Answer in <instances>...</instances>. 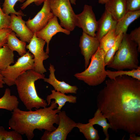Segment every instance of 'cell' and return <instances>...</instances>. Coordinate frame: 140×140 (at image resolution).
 <instances>
[{
    "label": "cell",
    "mask_w": 140,
    "mask_h": 140,
    "mask_svg": "<svg viewBox=\"0 0 140 140\" xmlns=\"http://www.w3.org/2000/svg\"><path fill=\"white\" fill-rule=\"evenodd\" d=\"M97 97V108L110 129L140 135V80L123 75L105 82Z\"/></svg>",
    "instance_id": "cell-1"
},
{
    "label": "cell",
    "mask_w": 140,
    "mask_h": 140,
    "mask_svg": "<svg viewBox=\"0 0 140 140\" xmlns=\"http://www.w3.org/2000/svg\"><path fill=\"white\" fill-rule=\"evenodd\" d=\"M51 103L48 107L36 109L34 111H24L18 108L15 109L9 121L10 128L21 135L25 134L29 140L34 137V131L36 129L50 132L54 130L57 128L54 124H59L58 113L60 110L54 109L57 107L54 101Z\"/></svg>",
    "instance_id": "cell-2"
},
{
    "label": "cell",
    "mask_w": 140,
    "mask_h": 140,
    "mask_svg": "<svg viewBox=\"0 0 140 140\" xmlns=\"http://www.w3.org/2000/svg\"><path fill=\"white\" fill-rule=\"evenodd\" d=\"M45 75L36 71L29 70L19 76L16 79L15 85L19 98L26 108L31 110L32 108L38 109L48 106L46 101L39 97L35 85L38 80L44 79Z\"/></svg>",
    "instance_id": "cell-3"
},
{
    "label": "cell",
    "mask_w": 140,
    "mask_h": 140,
    "mask_svg": "<svg viewBox=\"0 0 140 140\" xmlns=\"http://www.w3.org/2000/svg\"><path fill=\"white\" fill-rule=\"evenodd\" d=\"M139 53L137 44L130 39L128 34H123L118 50L106 66L117 70L137 69L140 66Z\"/></svg>",
    "instance_id": "cell-4"
},
{
    "label": "cell",
    "mask_w": 140,
    "mask_h": 140,
    "mask_svg": "<svg viewBox=\"0 0 140 140\" xmlns=\"http://www.w3.org/2000/svg\"><path fill=\"white\" fill-rule=\"evenodd\" d=\"M106 54L99 47L91 58L88 67L83 72L75 74L74 76L90 86H95L102 83L107 76L104 63Z\"/></svg>",
    "instance_id": "cell-5"
},
{
    "label": "cell",
    "mask_w": 140,
    "mask_h": 140,
    "mask_svg": "<svg viewBox=\"0 0 140 140\" xmlns=\"http://www.w3.org/2000/svg\"><path fill=\"white\" fill-rule=\"evenodd\" d=\"M50 10L58 18L60 25L71 32L76 26V15L71 6L70 0H48Z\"/></svg>",
    "instance_id": "cell-6"
},
{
    "label": "cell",
    "mask_w": 140,
    "mask_h": 140,
    "mask_svg": "<svg viewBox=\"0 0 140 140\" xmlns=\"http://www.w3.org/2000/svg\"><path fill=\"white\" fill-rule=\"evenodd\" d=\"M33 55L26 52L20 56L13 65H10L1 71L4 84L9 86L15 85L16 79L27 71L34 69V65Z\"/></svg>",
    "instance_id": "cell-7"
},
{
    "label": "cell",
    "mask_w": 140,
    "mask_h": 140,
    "mask_svg": "<svg viewBox=\"0 0 140 140\" xmlns=\"http://www.w3.org/2000/svg\"><path fill=\"white\" fill-rule=\"evenodd\" d=\"M58 126L54 130L50 132L45 130L40 138L41 140H66L68 134L76 127L77 123L68 116L64 111L58 113Z\"/></svg>",
    "instance_id": "cell-8"
},
{
    "label": "cell",
    "mask_w": 140,
    "mask_h": 140,
    "mask_svg": "<svg viewBox=\"0 0 140 140\" xmlns=\"http://www.w3.org/2000/svg\"><path fill=\"white\" fill-rule=\"evenodd\" d=\"M46 43L45 40L37 37L34 33L29 44L26 46V48L33 56L34 69L36 72L41 74L46 72L43 62L49 57L48 54L44 50Z\"/></svg>",
    "instance_id": "cell-9"
},
{
    "label": "cell",
    "mask_w": 140,
    "mask_h": 140,
    "mask_svg": "<svg viewBox=\"0 0 140 140\" xmlns=\"http://www.w3.org/2000/svg\"><path fill=\"white\" fill-rule=\"evenodd\" d=\"M76 26L81 28L83 32L89 35L96 36L98 29L97 21L91 6L84 5L82 11L76 15Z\"/></svg>",
    "instance_id": "cell-10"
},
{
    "label": "cell",
    "mask_w": 140,
    "mask_h": 140,
    "mask_svg": "<svg viewBox=\"0 0 140 140\" xmlns=\"http://www.w3.org/2000/svg\"><path fill=\"white\" fill-rule=\"evenodd\" d=\"M43 3L42 8L35 16L32 19L29 18L25 22L27 26L34 33L44 27L54 16L51 11L48 0Z\"/></svg>",
    "instance_id": "cell-11"
},
{
    "label": "cell",
    "mask_w": 140,
    "mask_h": 140,
    "mask_svg": "<svg viewBox=\"0 0 140 140\" xmlns=\"http://www.w3.org/2000/svg\"><path fill=\"white\" fill-rule=\"evenodd\" d=\"M100 40L95 36L93 37L83 32L80 39L79 46L85 60L86 69L89 60L99 47Z\"/></svg>",
    "instance_id": "cell-12"
},
{
    "label": "cell",
    "mask_w": 140,
    "mask_h": 140,
    "mask_svg": "<svg viewBox=\"0 0 140 140\" xmlns=\"http://www.w3.org/2000/svg\"><path fill=\"white\" fill-rule=\"evenodd\" d=\"M58 32H62L67 35L71 32L63 28L59 24L57 18L54 16L49 21L46 26L40 31L35 33L38 37L45 40L47 43L46 52H49V44L52 37Z\"/></svg>",
    "instance_id": "cell-13"
},
{
    "label": "cell",
    "mask_w": 140,
    "mask_h": 140,
    "mask_svg": "<svg viewBox=\"0 0 140 140\" xmlns=\"http://www.w3.org/2000/svg\"><path fill=\"white\" fill-rule=\"evenodd\" d=\"M11 20L9 28L16 34L20 40L29 43L34 33L31 32L26 26L25 22L21 15H17L10 14Z\"/></svg>",
    "instance_id": "cell-14"
},
{
    "label": "cell",
    "mask_w": 140,
    "mask_h": 140,
    "mask_svg": "<svg viewBox=\"0 0 140 140\" xmlns=\"http://www.w3.org/2000/svg\"><path fill=\"white\" fill-rule=\"evenodd\" d=\"M48 69L50 72L49 77L48 78L44 79L45 82L52 86L56 91L65 94H76L78 88L76 86H71L64 81H60L56 79L54 74L55 69L53 65L50 64Z\"/></svg>",
    "instance_id": "cell-15"
},
{
    "label": "cell",
    "mask_w": 140,
    "mask_h": 140,
    "mask_svg": "<svg viewBox=\"0 0 140 140\" xmlns=\"http://www.w3.org/2000/svg\"><path fill=\"white\" fill-rule=\"evenodd\" d=\"M117 21L105 10L100 19L97 21L98 29L96 37L100 40L110 31L115 30Z\"/></svg>",
    "instance_id": "cell-16"
},
{
    "label": "cell",
    "mask_w": 140,
    "mask_h": 140,
    "mask_svg": "<svg viewBox=\"0 0 140 140\" xmlns=\"http://www.w3.org/2000/svg\"><path fill=\"white\" fill-rule=\"evenodd\" d=\"M105 4V10L117 21L127 12L126 0H109Z\"/></svg>",
    "instance_id": "cell-17"
},
{
    "label": "cell",
    "mask_w": 140,
    "mask_h": 140,
    "mask_svg": "<svg viewBox=\"0 0 140 140\" xmlns=\"http://www.w3.org/2000/svg\"><path fill=\"white\" fill-rule=\"evenodd\" d=\"M140 16V10L127 12L123 17L117 21L115 30L116 35L119 33H127L129 25Z\"/></svg>",
    "instance_id": "cell-18"
},
{
    "label": "cell",
    "mask_w": 140,
    "mask_h": 140,
    "mask_svg": "<svg viewBox=\"0 0 140 140\" xmlns=\"http://www.w3.org/2000/svg\"><path fill=\"white\" fill-rule=\"evenodd\" d=\"M51 94L47 96L46 98L48 106L51 104L52 99H54L55 102L58 105L57 109L59 110H61L67 102L73 103L76 102L77 97L76 96L72 95H66L54 90H51Z\"/></svg>",
    "instance_id": "cell-19"
},
{
    "label": "cell",
    "mask_w": 140,
    "mask_h": 140,
    "mask_svg": "<svg viewBox=\"0 0 140 140\" xmlns=\"http://www.w3.org/2000/svg\"><path fill=\"white\" fill-rule=\"evenodd\" d=\"M19 103L17 97L14 95H11L10 89L6 88L4 95L0 98V109L13 111L18 108Z\"/></svg>",
    "instance_id": "cell-20"
},
{
    "label": "cell",
    "mask_w": 140,
    "mask_h": 140,
    "mask_svg": "<svg viewBox=\"0 0 140 140\" xmlns=\"http://www.w3.org/2000/svg\"><path fill=\"white\" fill-rule=\"evenodd\" d=\"M6 44L11 50L16 51L20 56L26 52V42L18 39L15 33L13 31L8 36Z\"/></svg>",
    "instance_id": "cell-21"
},
{
    "label": "cell",
    "mask_w": 140,
    "mask_h": 140,
    "mask_svg": "<svg viewBox=\"0 0 140 140\" xmlns=\"http://www.w3.org/2000/svg\"><path fill=\"white\" fill-rule=\"evenodd\" d=\"M107 120L106 117L97 108L95 112L94 117L88 121V122L93 125L97 124L102 127L103 131L106 136L105 140H108L109 139L110 136L108 133V129L110 128L111 127L110 125L107 122Z\"/></svg>",
    "instance_id": "cell-22"
},
{
    "label": "cell",
    "mask_w": 140,
    "mask_h": 140,
    "mask_svg": "<svg viewBox=\"0 0 140 140\" xmlns=\"http://www.w3.org/2000/svg\"><path fill=\"white\" fill-rule=\"evenodd\" d=\"M14 54L7 44L0 48V71L14 62Z\"/></svg>",
    "instance_id": "cell-23"
},
{
    "label": "cell",
    "mask_w": 140,
    "mask_h": 140,
    "mask_svg": "<svg viewBox=\"0 0 140 140\" xmlns=\"http://www.w3.org/2000/svg\"><path fill=\"white\" fill-rule=\"evenodd\" d=\"M93 125L88 122L86 124L77 123L76 127L82 133L87 140H99L100 137L98 131L94 128Z\"/></svg>",
    "instance_id": "cell-24"
},
{
    "label": "cell",
    "mask_w": 140,
    "mask_h": 140,
    "mask_svg": "<svg viewBox=\"0 0 140 140\" xmlns=\"http://www.w3.org/2000/svg\"><path fill=\"white\" fill-rule=\"evenodd\" d=\"M117 36L115 33V30L110 31L100 40L99 48L106 53L114 44Z\"/></svg>",
    "instance_id": "cell-25"
},
{
    "label": "cell",
    "mask_w": 140,
    "mask_h": 140,
    "mask_svg": "<svg viewBox=\"0 0 140 140\" xmlns=\"http://www.w3.org/2000/svg\"><path fill=\"white\" fill-rule=\"evenodd\" d=\"M107 76L109 79H113L118 76L126 75L131 76L140 80V66L137 69L130 70L129 71L118 70L117 71L106 70Z\"/></svg>",
    "instance_id": "cell-26"
},
{
    "label": "cell",
    "mask_w": 140,
    "mask_h": 140,
    "mask_svg": "<svg viewBox=\"0 0 140 140\" xmlns=\"http://www.w3.org/2000/svg\"><path fill=\"white\" fill-rule=\"evenodd\" d=\"M123 36V33H119L117 36L114 45L106 52L104 58V63L106 66L110 62L115 54L118 50L121 45Z\"/></svg>",
    "instance_id": "cell-27"
},
{
    "label": "cell",
    "mask_w": 140,
    "mask_h": 140,
    "mask_svg": "<svg viewBox=\"0 0 140 140\" xmlns=\"http://www.w3.org/2000/svg\"><path fill=\"white\" fill-rule=\"evenodd\" d=\"M25 0H4L2 10L5 13L8 15L13 13L17 16L21 15L22 16H24L25 15L21 10L17 12L15 10L14 7L17 2L23 3Z\"/></svg>",
    "instance_id": "cell-28"
},
{
    "label": "cell",
    "mask_w": 140,
    "mask_h": 140,
    "mask_svg": "<svg viewBox=\"0 0 140 140\" xmlns=\"http://www.w3.org/2000/svg\"><path fill=\"white\" fill-rule=\"evenodd\" d=\"M21 135L13 130L8 131L0 126V140H22Z\"/></svg>",
    "instance_id": "cell-29"
},
{
    "label": "cell",
    "mask_w": 140,
    "mask_h": 140,
    "mask_svg": "<svg viewBox=\"0 0 140 140\" xmlns=\"http://www.w3.org/2000/svg\"><path fill=\"white\" fill-rule=\"evenodd\" d=\"M11 20L10 16L3 12L1 7L0 3V29L9 28Z\"/></svg>",
    "instance_id": "cell-30"
},
{
    "label": "cell",
    "mask_w": 140,
    "mask_h": 140,
    "mask_svg": "<svg viewBox=\"0 0 140 140\" xmlns=\"http://www.w3.org/2000/svg\"><path fill=\"white\" fill-rule=\"evenodd\" d=\"M130 39L135 42L138 46V50L140 52V27L135 28L129 34Z\"/></svg>",
    "instance_id": "cell-31"
},
{
    "label": "cell",
    "mask_w": 140,
    "mask_h": 140,
    "mask_svg": "<svg viewBox=\"0 0 140 140\" xmlns=\"http://www.w3.org/2000/svg\"><path fill=\"white\" fill-rule=\"evenodd\" d=\"M127 11L140 10V0H126Z\"/></svg>",
    "instance_id": "cell-32"
},
{
    "label": "cell",
    "mask_w": 140,
    "mask_h": 140,
    "mask_svg": "<svg viewBox=\"0 0 140 140\" xmlns=\"http://www.w3.org/2000/svg\"><path fill=\"white\" fill-rule=\"evenodd\" d=\"M12 31L9 28L0 29V48L7 44L8 36Z\"/></svg>",
    "instance_id": "cell-33"
},
{
    "label": "cell",
    "mask_w": 140,
    "mask_h": 140,
    "mask_svg": "<svg viewBox=\"0 0 140 140\" xmlns=\"http://www.w3.org/2000/svg\"><path fill=\"white\" fill-rule=\"evenodd\" d=\"M47 0H26L21 5V9L24 10L31 4L34 3L36 5L39 6Z\"/></svg>",
    "instance_id": "cell-34"
},
{
    "label": "cell",
    "mask_w": 140,
    "mask_h": 140,
    "mask_svg": "<svg viewBox=\"0 0 140 140\" xmlns=\"http://www.w3.org/2000/svg\"><path fill=\"white\" fill-rule=\"evenodd\" d=\"M136 134L133 133L130 134L129 140H140V137L137 136Z\"/></svg>",
    "instance_id": "cell-35"
},
{
    "label": "cell",
    "mask_w": 140,
    "mask_h": 140,
    "mask_svg": "<svg viewBox=\"0 0 140 140\" xmlns=\"http://www.w3.org/2000/svg\"><path fill=\"white\" fill-rule=\"evenodd\" d=\"M4 84V83L3 81V77L0 71V88L3 87Z\"/></svg>",
    "instance_id": "cell-36"
},
{
    "label": "cell",
    "mask_w": 140,
    "mask_h": 140,
    "mask_svg": "<svg viewBox=\"0 0 140 140\" xmlns=\"http://www.w3.org/2000/svg\"><path fill=\"white\" fill-rule=\"evenodd\" d=\"M109 0H99L98 3L101 4H105Z\"/></svg>",
    "instance_id": "cell-37"
},
{
    "label": "cell",
    "mask_w": 140,
    "mask_h": 140,
    "mask_svg": "<svg viewBox=\"0 0 140 140\" xmlns=\"http://www.w3.org/2000/svg\"><path fill=\"white\" fill-rule=\"evenodd\" d=\"M70 2L71 4L75 5L76 0H70Z\"/></svg>",
    "instance_id": "cell-38"
}]
</instances>
